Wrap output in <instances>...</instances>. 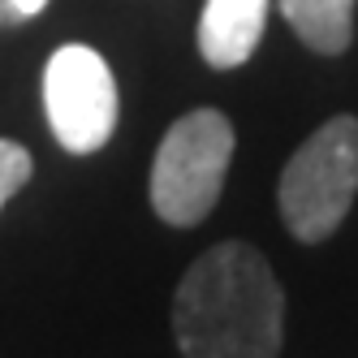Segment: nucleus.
Segmentation results:
<instances>
[{"mask_svg": "<svg viewBox=\"0 0 358 358\" xmlns=\"http://www.w3.org/2000/svg\"><path fill=\"white\" fill-rule=\"evenodd\" d=\"M173 332L186 358H276L285 294L268 259L246 242L199 255L177 285Z\"/></svg>", "mask_w": 358, "mask_h": 358, "instance_id": "nucleus-1", "label": "nucleus"}, {"mask_svg": "<svg viewBox=\"0 0 358 358\" xmlns=\"http://www.w3.org/2000/svg\"><path fill=\"white\" fill-rule=\"evenodd\" d=\"M358 194V117H332L306 138L276 186V203L298 242H324Z\"/></svg>", "mask_w": 358, "mask_h": 358, "instance_id": "nucleus-2", "label": "nucleus"}, {"mask_svg": "<svg viewBox=\"0 0 358 358\" xmlns=\"http://www.w3.org/2000/svg\"><path fill=\"white\" fill-rule=\"evenodd\" d=\"M234 160V125L216 108H194L160 138L151 164V208L160 220L186 229L216 208Z\"/></svg>", "mask_w": 358, "mask_h": 358, "instance_id": "nucleus-3", "label": "nucleus"}, {"mask_svg": "<svg viewBox=\"0 0 358 358\" xmlns=\"http://www.w3.org/2000/svg\"><path fill=\"white\" fill-rule=\"evenodd\" d=\"M43 113L65 151H99L117 130V83L108 61L87 43L57 48L43 69Z\"/></svg>", "mask_w": 358, "mask_h": 358, "instance_id": "nucleus-4", "label": "nucleus"}, {"mask_svg": "<svg viewBox=\"0 0 358 358\" xmlns=\"http://www.w3.org/2000/svg\"><path fill=\"white\" fill-rule=\"evenodd\" d=\"M268 0H208L199 17V52L216 69H234L250 61L264 39Z\"/></svg>", "mask_w": 358, "mask_h": 358, "instance_id": "nucleus-5", "label": "nucleus"}, {"mask_svg": "<svg viewBox=\"0 0 358 358\" xmlns=\"http://www.w3.org/2000/svg\"><path fill=\"white\" fill-rule=\"evenodd\" d=\"M354 5L358 0H280V13L311 52L337 57L354 39Z\"/></svg>", "mask_w": 358, "mask_h": 358, "instance_id": "nucleus-6", "label": "nucleus"}, {"mask_svg": "<svg viewBox=\"0 0 358 358\" xmlns=\"http://www.w3.org/2000/svg\"><path fill=\"white\" fill-rule=\"evenodd\" d=\"M31 151L22 147V143H13V138H0V208L31 182Z\"/></svg>", "mask_w": 358, "mask_h": 358, "instance_id": "nucleus-7", "label": "nucleus"}, {"mask_svg": "<svg viewBox=\"0 0 358 358\" xmlns=\"http://www.w3.org/2000/svg\"><path fill=\"white\" fill-rule=\"evenodd\" d=\"M48 0H0V22H17V17H35Z\"/></svg>", "mask_w": 358, "mask_h": 358, "instance_id": "nucleus-8", "label": "nucleus"}]
</instances>
